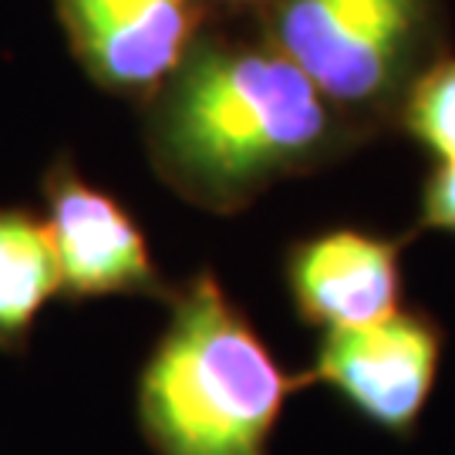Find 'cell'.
I'll use <instances>...</instances> for the list:
<instances>
[{
  "mask_svg": "<svg viewBox=\"0 0 455 455\" xmlns=\"http://www.w3.org/2000/svg\"><path fill=\"white\" fill-rule=\"evenodd\" d=\"M419 229L455 233V163H439V169L425 180Z\"/></svg>",
  "mask_w": 455,
  "mask_h": 455,
  "instance_id": "cell-10",
  "label": "cell"
},
{
  "mask_svg": "<svg viewBox=\"0 0 455 455\" xmlns=\"http://www.w3.org/2000/svg\"><path fill=\"white\" fill-rule=\"evenodd\" d=\"M445 331L428 310H395L368 327L321 331L300 385L338 391L361 419L395 439L415 435L435 391Z\"/></svg>",
  "mask_w": 455,
  "mask_h": 455,
  "instance_id": "cell-4",
  "label": "cell"
},
{
  "mask_svg": "<svg viewBox=\"0 0 455 455\" xmlns=\"http://www.w3.org/2000/svg\"><path fill=\"white\" fill-rule=\"evenodd\" d=\"M58 17L88 78L139 101L156 95L199 41L196 0H58Z\"/></svg>",
  "mask_w": 455,
  "mask_h": 455,
  "instance_id": "cell-6",
  "label": "cell"
},
{
  "mask_svg": "<svg viewBox=\"0 0 455 455\" xmlns=\"http://www.w3.org/2000/svg\"><path fill=\"white\" fill-rule=\"evenodd\" d=\"M156 338L135 381L139 432L156 455H270L283 405L300 374L274 358L270 344L203 267L165 300Z\"/></svg>",
  "mask_w": 455,
  "mask_h": 455,
  "instance_id": "cell-2",
  "label": "cell"
},
{
  "mask_svg": "<svg viewBox=\"0 0 455 455\" xmlns=\"http://www.w3.org/2000/svg\"><path fill=\"white\" fill-rule=\"evenodd\" d=\"M229 4H243V0H229Z\"/></svg>",
  "mask_w": 455,
  "mask_h": 455,
  "instance_id": "cell-11",
  "label": "cell"
},
{
  "mask_svg": "<svg viewBox=\"0 0 455 455\" xmlns=\"http://www.w3.org/2000/svg\"><path fill=\"white\" fill-rule=\"evenodd\" d=\"M405 132L439 163H455V58L419 71L398 105Z\"/></svg>",
  "mask_w": 455,
  "mask_h": 455,
  "instance_id": "cell-9",
  "label": "cell"
},
{
  "mask_svg": "<svg viewBox=\"0 0 455 455\" xmlns=\"http://www.w3.org/2000/svg\"><path fill=\"white\" fill-rule=\"evenodd\" d=\"M61 297V270L44 216L0 206V355L31 347L41 310Z\"/></svg>",
  "mask_w": 455,
  "mask_h": 455,
  "instance_id": "cell-8",
  "label": "cell"
},
{
  "mask_svg": "<svg viewBox=\"0 0 455 455\" xmlns=\"http://www.w3.org/2000/svg\"><path fill=\"white\" fill-rule=\"evenodd\" d=\"M341 132L338 108L274 44L196 41L148 98L146 142L172 193L227 216L321 165Z\"/></svg>",
  "mask_w": 455,
  "mask_h": 455,
  "instance_id": "cell-1",
  "label": "cell"
},
{
  "mask_svg": "<svg viewBox=\"0 0 455 455\" xmlns=\"http://www.w3.org/2000/svg\"><path fill=\"white\" fill-rule=\"evenodd\" d=\"M41 196L65 300L146 297L165 304L172 297L176 283L163 276L135 212L118 196L84 180L71 159L51 163Z\"/></svg>",
  "mask_w": 455,
  "mask_h": 455,
  "instance_id": "cell-5",
  "label": "cell"
},
{
  "mask_svg": "<svg viewBox=\"0 0 455 455\" xmlns=\"http://www.w3.org/2000/svg\"><path fill=\"white\" fill-rule=\"evenodd\" d=\"M405 236L374 229H321L287 246L283 283L297 317L307 327H368L402 310Z\"/></svg>",
  "mask_w": 455,
  "mask_h": 455,
  "instance_id": "cell-7",
  "label": "cell"
},
{
  "mask_svg": "<svg viewBox=\"0 0 455 455\" xmlns=\"http://www.w3.org/2000/svg\"><path fill=\"white\" fill-rule=\"evenodd\" d=\"M428 31L425 0H276L270 14V44L355 118L398 112Z\"/></svg>",
  "mask_w": 455,
  "mask_h": 455,
  "instance_id": "cell-3",
  "label": "cell"
}]
</instances>
